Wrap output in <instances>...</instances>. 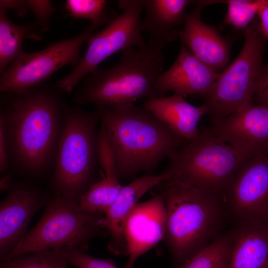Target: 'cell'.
I'll list each match as a JSON object with an SVG mask.
<instances>
[{"label": "cell", "instance_id": "1", "mask_svg": "<svg viewBox=\"0 0 268 268\" xmlns=\"http://www.w3.org/2000/svg\"><path fill=\"white\" fill-rule=\"evenodd\" d=\"M39 85L15 98L0 112L9 164L36 177L54 164L63 126L58 92Z\"/></svg>", "mask_w": 268, "mask_h": 268}, {"label": "cell", "instance_id": "2", "mask_svg": "<svg viewBox=\"0 0 268 268\" xmlns=\"http://www.w3.org/2000/svg\"><path fill=\"white\" fill-rule=\"evenodd\" d=\"M96 109L114 152L119 180L153 171L189 142L143 107L132 104Z\"/></svg>", "mask_w": 268, "mask_h": 268}, {"label": "cell", "instance_id": "3", "mask_svg": "<svg viewBox=\"0 0 268 268\" xmlns=\"http://www.w3.org/2000/svg\"><path fill=\"white\" fill-rule=\"evenodd\" d=\"M157 186L166 211L163 240L179 268L221 233L229 216L221 197L171 179Z\"/></svg>", "mask_w": 268, "mask_h": 268}, {"label": "cell", "instance_id": "4", "mask_svg": "<svg viewBox=\"0 0 268 268\" xmlns=\"http://www.w3.org/2000/svg\"><path fill=\"white\" fill-rule=\"evenodd\" d=\"M165 63L162 49L147 41L142 47L125 50L116 64L97 68L84 77L74 102L116 107L157 97L156 82Z\"/></svg>", "mask_w": 268, "mask_h": 268}, {"label": "cell", "instance_id": "5", "mask_svg": "<svg viewBox=\"0 0 268 268\" xmlns=\"http://www.w3.org/2000/svg\"><path fill=\"white\" fill-rule=\"evenodd\" d=\"M99 120L96 109L87 112L64 104L63 126L52 179L55 194L79 203L83 194L94 183L98 164Z\"/></svg>", "mask_w": 268, "mask_h": 268}, {"label": "cell", "instance_id": "6", "mask_svg": "<svg viewBox=\"0 0 268 268\" xmlns=\"http://www.w3.org/2000/svg\"><path fill=\"white\" fill-rule=\"evenodd\" d=\"M46 205L35 226L0 260L71 246L85 252L93 239L108 233L104 214L86 211L78 202L55 194Z\"/></svg>", "mask_w": 268, "mask_h": 268}, {"label": "cell", "instance_id": "7", "mask_svg": "<svg viewBox=\"0 0 268 268\" xmlns=\"http://www.w3.org/2000/svg\"><path fill=\"white\" fill-rule=\"evenodd\" d=\"M168 158L164 172L171 174L169 179L222 198L230 181L248 159L205 129Z\"/></svg>", "mask_w": 268, "mask_h": 268}, {"label": "cell", "instance_id": "8", "mask_svg": "<svg viewBox=\"0 0 268 268\" xmlns=\"http://www.w3.org/2000/svg\"><path fill=\"white\" fill-rule=\"evenodd\" d=\"M244 34V45L237 58L219 73L211 89L202 96L212 123L252 103L260 89L266 37L257 22H253Z\"/></svg>", "mask_w": 268, "mask_h": 268}, {"label": "cell", "instance_id": "9", "mask_svg": "<svg viewBox=\"0 0 268 268\" xmlns=\"http://www.w3.org/2000/svg\"><path fill=\"white\" fill-rule=\"evenodd\" d=\"M118 3L122 13L102 30L90 36L86 42V52L80 61L68 74L56 82V86L60 90L71 92L86 75L111 55L145 44L141 29L144 0H121Z\"/></svg>", "mask_w": 268, "mask_h": 268}, {"label": "cell", "instance_id": "10", "mask_svg": "<svg viewBox=\"0 0 268 268\" xmlns=\"http://www.w3.org/2000/svg\"><path fill=\"white\" fill-rule=\"evenodd\" d=\"M98 27L90 25L77 36L62 40L32 53L23 52L1 74L0 90L10 93L27 91L41 84L61 67L75 66L80 50Z\"/></svg>", "mask_w": 268, "mask_h": 268}, {"label": "cell", "instance_id": "11", "mask_svg": "<svg viewBox=\"0 0 268 268\" xmlns=\"http://www.w3.org/2000/svg\"><path fill=\"white\" fill-rule=\"evenodd\" d=\"M223 199L229 219L236 225L268 222V155L246 160L228 184Z\"/></svg>", "mask_w": 268, "mask_h": 268}, {"label": "cell", "instance_id": "12", "mask_svg": "<svg viewBox=\"0 0 268 268\" xmlns=\"http://www.w3.org/2000/svg\"><path fill=\"white\" fill-rule=\"evenodd\" d=\"M205 130L247 159L268 155V105L252 102Z\"/></svg>", "mask_w": 268, "mask_h": 268}, {"label": "cell", "instance_id": "13", "mask_svg": "<svg viewBox=\"0 0 268 268\" xmlns=\"http://www.w3.org/2000/svg\"><path fill=\"white\" fill-rule=\"evenodd\" d=\"M166 211L163 199L157 194L138 203L127 218L124 236L129 259L125 268H133L137 259L164 239Z\"/></svg>", "mask_w": 268, "mask_h": 268}, {"label": "cell", "instance_id": "14", "mask_svg": "<svg viewBox=\"0 0 268 268\" xmlns=\"http://www.w3.org/2000/svg\"><path fill=\"white\" fill-rule=\"evenodd\" d=\"M0 205V258L10 253L26 234L28 225L47 201L38 191L12 188Z\"/></svg>", "mask_w": 268, "mask_h": 268}, {"label": "cell", "instance_id": "15", "mask_svg": "<svg viewBox=\"0 0 268 268\" xmlns=\"http://www.w3.org/2000/svg\"><path fill=\"white\" fill-rule=\"evenodd\" d=\"M218 74L181 44L175 62L156 80L157 97L165 96L169 91L184 98L193 94L203 96L211 89Z\"/></svg>", "mask_w": 268, "mask_h": 268}, {"label": "cell", "instance_id": "16", "mask_svg": "<svg viewBox=\"0 0 268 268\" xmlns=\"http://www.w3.org/2000/svg\"><path fill=\"white\" fill-rule=\"evenodd\" d=\"M202 2L186 14L180 33L183 44L198 59L216 73L221 72L229 63V45L213 27L201 20Z\"/></svg>", "mask_w": 268, "mask_h": 268}, {"label": "cell", "instance_id": "17", "mask_svg": "<svg viewBox=\"0 0 268 268\" xmlns=\"http://www.w3.org/2000/svg\"><path fill=\"white\" fill-rule=\"evenodd\" d=\"M170 177V174L164 172L156 175L146 174L123 186L114 203L104 214L106 229L110 236L108 249L113 254L127 255L125 225L138 200L147 191Z\"/></svg>", "mask_w": 268, "mask_h": 268}, {"label": "cell", "instance_id": "18", "mask_svg": "<svg viewBox=\"0 0 268 268\" xmlns=\"http://www.w3.org/2000/svg\"><path fill=\"white\" fill-rule=\"evenodd\" d=\"M194 1L189 0H144L145 16L141 29L148 35L147 42L163 49L174 41L182 29L186 10Z\"/></svg>", "mask_w": 268, "mask_h": 268}, {"label": "cell", "instance_id": "19", "mask_svg": "<svg viewBox=\"0 0 268 268\" xmlns=\"http://www.w3.org/2000/svg\"><path fill=\"white\" fill-rule=\"evenodd\" d=\"M143 107L180 137L190 141L198 134V124L208 114L202 104L195 106L178 95L147 99Z\"/></svg>", "mask_w": 268, "mask_h": 268}, {"label": "cell", "instance_id": "20", "mask_svg": "<svg viewBox=\"0 0 268 268\" xmlns=\"http://www.w3.org/2000/svg\"><path fill=\"white\" fill-rule=\"evenodd\" d=\"M227 268H268V222L236 225Z\"/></svg>", "mask_w": 268, "mask_h": 268}, {"label": "cell", "instance_id": "21", "mask_svg": "<svg viewBox=\"0 0 268 268\" xmlns=\"http://www.w3.org/2000/svg\"><path fill=\"white\" fill-rule=\"evenodd\" d=\"M36 26L18 25L8 18L7 10L0 8V74L24 51L22 43L26 37L38 39Z\"/></svg>", "mask_w": 268, "mask_h": 268}, {"label": "cell", "instance_id": "22", "mask_svg": "<svg viewBox=\"0 0 268 268\" xmlns=\"http://www.w3.org/2000/svg\"><path fill=\"white\" fill-rule=\"evenodd\" d=\"M122 187L117 177L104 176L85 192L79 204L86 211L104 214L114 203Z\"/></svg>", "mask_w": 268, "mask_h": 268}, {"label": "cell", "instance_id": "23", "mask_svg": "<svg viewBox=\"0 0 268 268\" xmlns=\"http://www.w3.org/2000/svg\"><path fill=\"white\" fill-rule=\"evenodd\" d=\"M233 237L234 229L220 233L179 268H227Z\"/></svg>", "mask_w": 268, "mask_h": 268}, {"label": "cell", "instance_id": "24", "mask_svg": "<svg viewBox=\"0 0 268 268\" xmlns=\"http://www.w3.org/2000/svg\"><path fill=\"white\" fill-rule=\"evenodd\" d=\"M65 258L56 250L34 251L0 260V268H70Z\"/></svg>", "mask_w": 268, "mask_h": 268}, {"label": "cell", "instance_id": "25", "mask_svg": "<svg viewBox=\"0 0 268 268\" xmlns=\"http://www.w3.org/2000/svg\"><path fill=\"white\" fill-rule=\"evenodd\" d=\"M107 3L105 0H67L65 8L73 18L89 20L91 25L99 27L117 16L108 8Z\"/></svg>", "mask_w": 268, "mask_h": 268}, {"label": "cell", "instance_id": "26", "mask_svg": "<svg viewBox=\"0 0 268 268\" xmlns=\"http://www.w3.org/2000/svg\"><path fill=\"white\" fill-rule=\"evenodd\" d=\"M262 0H229L224 23L237 30H245L256 15Z\"/></svg>", "mask_w": 268, "mask_h": 268}, {"label": "cell", "instance_id": "27", "mask_svg": "<svg viewBox=\"0 0 268 268\" xmlns=\"http://www.w3.org/2000/svg\"><path fill=\"white\" fill-rule=\"evenodd\" d=\"M55 250L65 258L69 265L76 268H118L111 260L92 257L77 247H67Z\"/></svg>", "mask_w": 268, "mask_h": 268}, {"label": "cell", "instance_id": "28", "mask_svg": "<svg viewBox=\"0 0 268 268\" xmlns=\"http://www.w3.org/2000/svg\"><path fill=\"white\" fill-rule=\"evenodd\" d=\"M26 5L28 10L34 14L37 19V26H39L41 31H47L49 27V19L53 14L55 8L51 0H26Z\"/></svg>", "mask_w": 268, "mask_h": 268}, {"label": "cell", "instance_id": "29", "mask_svg": "<svg viewBox=\"0 0 268 268\" xmlns=\"http://www.w3.org/2000/svg\"><path fill=\"white\" fill-rule=\"evenodd\" d=\"M9 165L4 134L3 120L0 115V171L5 173Z\"/></svg>", "mask_w": 268, "mask_h": 268}, {"label": "cell", "instance_id": "30", "mask_svg": "<svg viewBox=\"0 0 268 268\" xmlns=\"http://www.w3.org/2000/svg\"><path fill=\"white\" fill-rule=\"evenodd\" d=\"M253 101L257 105H268V63L265 67L260 89L254 96Z\"/></svg>", "mask_w": 268, "mask_h": 268}, {"label": "cell", "instance_id": "31", "mask_svg": "<svg viewBox=\"0 0 268 268\" xmlns=\"http://www.w3.org/2000/svg\"><path fill=\"white\" fill-rule=\"evenodd\" d=\"M257 15L260 31L265 37L268 38V0H262Z\"/></svg>", "mask_w": 268, "mask_h": 268}, {"label": "cell", "instance_id": "32", "mask_svg": "<svg viewBox=\"0 0 268 268\" xmlns=\"http://www.w3.org/2000/svg\"><path fill=\"white\" fill-rule=\"evenodd\" d=\"M0 8L13 10L21 16L24 15L28 10L25 0H0Z\"/></svg>", "mask_w": 268, "mask_h": 268}, {"label": "cell", "instance_id": "33", "mask_svg": "<svg viewBox=\"0 0 268 268\" xmlns=\"http://www.w3.org/2000/svg\"><path fill=\"white\" fill-rule=\"evenodd\" d=\"M10 175H5L0 180V190L1 191H5L7 190H11V184L10 183Z\"/></svg>", "mask_w": 268, "mask_h": 268}]
</instances>
